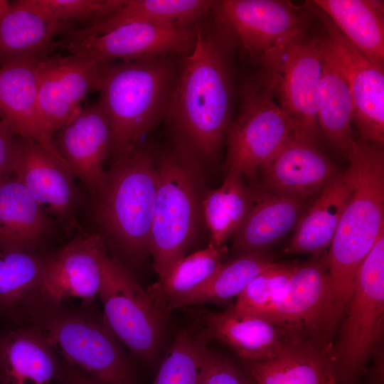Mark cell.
Masks as SVG:
<instances>
[{"instance_id":"1","label":"cell","mask_w":384,"mask_h":384,"mask_svg":"<svg viewBox=\"0 0 384 384\" xmlns=\"http://www.w3.org/2000/svg\"><path fill=\"white\" fill-rule=\"evenodd\" d=\"M229 48L218 29L209 33L197 28L195 46L179 68L166 117L176 147L201 163L218 156L230 124Z\"/></svg>"},{"instance_id":"2","label":"cell","mask_w":384,"mask_h":384,"mask_svg":"<svg viewBox=\"0 0 384 384\" xmlns=\"http://www.w3.org/2000/svg\"><path fill=\"white\" fill-rule=\"evenodd\" d=\"M347 157L353 192L325 257L334 328L346 314L357 270L384 233L383 145L353 140Z\"/></svg>"},{"instance_id":"3","label":"cell","mask_w":384,"mask_h":384,"mask_svg":"<svg viewBox=\"0 0 384 384\" xmlns=\"http://www.w3.org/2000/svg\"><path fill=\"white\" fill-rule=\"evenodd\" d=\"M101 64L98 102L109 120L117 157L166 118L178 70L169 56Z\"/></svg>"},{"instance_id":"4","label":"cell","mask_w":384,"mask_h":384,"mask_svg":"<svg viewBox=\"0 0 384 384\" xmlns=\"http://www.w3.org/2000/svg\"><path fill=\"white\" fill-rule=\"evenodd\" d=\"M33 324L70 364L107 384H137L129 358L92 304L46 305Z\"/></svg>"},{"instance_id":"5","label":"cell","mask_w":384,"mask_h":384,"mask_svg":"<svg viewBox=\"0 0 384 384\" xmlns=\"http://www.w3.org/2000/svg\"><path fill=\"white\" fill-rule=\"evenodd\" d=\"M201 162L176 147L156 164L158 186L149 253L159 279L184 252L202 213Z\"/></svg>"},{"instance_id":"6","label":"cell","mask_w":384,"mask_h":384,"mask_svg":"<svg viewBox=\"0 0 384 384\" xmlns=\"http://www.w3.org/2000/svg\"><path fill=\"white\" fill-rule=\"evenodd\" d=\"M157 186L153 155L137 146L117 157L97 194L102 222L132 257L149 252Z\"/></svg>"},{"instance_id":"7","label":"cell","mask_w":384,"mask_h":384,"mask_svg":"<svg viewBox=\"0 0 384 384\" xmlns=\"http://www.w3.org/2000/svg\"><path fill=\"white\" fill-rule=\"evenodd\" d=\"M218 30L229 46L238 48L260 72L279 75L284 56L305 36L306 20L289 1H214Z\"/></svg>"},{"instance_id":"8","label":"cell","mask_w":384,"mask_h":384,"mask_svg":"<svg viewBox=\"0 0 384 384\" xmlns=\"http://www.w3.org/2000/svg\"><path fill=\"white\" fill-rule=\"evenodd\" d=\"M278 76L259 72L246 84L238 117L226 131V171L255 182L257 172L294 132L274 100Z\"/></svg>"},{"instance_id":"9","label":"cell","mask_w":384,"mask_h":384,"mask_svg":"<svg viewBox=\"0 0 384 384\" xmlns=\"http://www.w3.org/2000/svg\"><path fill=\"white\" fill-rule=\"evenodd\" d=\"M346 312L334 355L342 384H353L383 336L384 233L357 270Z\"/></svg>"},{"instance_id":"10","label":"cell","mask_w":384,"mask_h":384,"mask_svg":"<svg viewBox=\"0 0 384 384\" xmlns=\"http://www.w3.org/2000/svg\"><path fill=\"white\" fill-rule=\"evenodd\" d=\"M98 296L104 319L117 340L134 356L151 359L159 343L165 320L146 291L110 255Z\"/></svg>"},{"instance_id":"11","label":"cell","mask_w":384,"mask_h":384,"mask_svg":"<svg viewBox=\"0 0 384 384\" xmlns=\"http://www.w3.org/2000/svg\"><path fill=\"white\" fill-rule=\"evenodd\" d=\"M262 316L292 340L329 343L326 337L333 329L325 257L297 264L283 292Z\"/></svg>"},{"instance_id":"12","label":"cell","mask_w":384,"mask_h":384,"mask_svg":"<svg viewBox=\"0 0 384 384\" xmlns=\"http://www.w3.org/2000/svg\"><path fill=\"white\" fill-rule=\"evenodd\" d=\"M197 38V26L135 23L107 33L64 41L68 53L82 55L99 63L115 59L133 60L189 54Z\"/></svg>"},{"instance_id":"13","label":"cell","mask_w":384,"mask_h":384,"mask_svg":"<svg viewBox=\"0 0 384 384\" xmlns=\"http://www.w3.org/2000/svg\"><path fill=\"white\" fill-rule=\"evenodd\" d=\"M101 85V64L97 61L78 54H46L38 65V110L47 136L53 139V134Z\"/></svg>"},{"instance_id":"14","label":"cell","mask_w":384,"mask_h":384,"mask_svg":"<svg viewBox=\"0 0 384 384\" xmlns=\"http://www.w3.org/2000/svg\"><path fill=\"white\" fill-rule=\"evenodd\" d=\"M311 9L324 26L322 39L348 82L360 141L383 145L384 70L367 60L320 9Z\"/></svg>"},{"instance_id":"15","label":"cell","mask_w":384,"mask_h":384,"mask_svg":"<svg viewBox=\"0 0 384 384\" xmlns=\"http://www.w3.org/2000/svg\"><path fill=\"white\" fill-rule=\"evenodd\" d=\"M321 74L319 38L302 37L287 49L274 91L277 104L294 132L314 142L321 134L318 119Z\"/></svg>"},{"instance_id":"16","label":"cell","mask_w":384,"mask_h":384,"mask_svg":"<svg viewBox=\"0 0 384 384\" xmlns=\"http://www.w3.org/2000/svg\"><path fill=\"white\" fill-rule=\"evenodd\" d=\"M110 255L100 235L83 233L50 255L44 277V306L80 299L92 304L99 294Z\"/></svg>"},{"instance_id":"17","label":"cell","mask_w":384,"mask_h":384,"mask_svg":"<svg viewBox=\"0 0 384 384\" xmlns=\"http://www.w3.org/2000/svg\"><path fill=\"white\" fill-rule=\"evenodd\" d=\"M48 53L24 57L0 67V119L21 137L40 145L71 174L53 139L44 132L38 114V65Z\"/></svg>"},{"instance_id":"18","label":"cell","mask_w":384,"mask_h":384,"mask_svg":"<svg viewBox=\"0 0 384 384\" xmlns=\"http://www.w3.org/2000/svg\"><path fill=\"white\" fill-rule=\"evenodd\" d=\"M54 142L72 175L97 196L105 181L103 164L112 147L109 120L100 103L82 107L58 130Z\"/></svg>"},{"instance_id":"19","label":"cell","mask_w":384,"mask_h":384,"mask_svg":"<svg viewBox=\"0 0 384 384\" xmlns=\"http://www.w3.org/2000/svg\"><path fill=\"white\" fill-rule=\"evenodd\" d=\"M259 170L266 191L302 198L320 193L338 174L315 142L295 132Z\"/></svg>"},{"instance_id":"20","label":"cell","mask_w":384,"mask_h":384,"mask_svg":"<svg viewBox=\"0 0 384 384\" xmlns=\"http://www.w3.org/2000/svg\"><path fill=\"white\" fill-rule=\"evenodd\" d=\"M14 174L50 218L65 229L77 228L75 211L78 193L74 176L43 148L23 138Z\"/></svg>"},{"instance_id":"21","label":"cell","mask_w":384,"mask_h":384,"mask_svg":"<svg viewBox=\"0 0 384 384\" xmlns=\"http://www.w3.org/2000/svg\"><path fill=\"white\" fill-rule=\"evenodd\" d=\"M50 256L39 251H0V329L33 324L44 306Z\"/></svg>"},{"instance_id":"22","label":"cell","mask_w":384,"mask_h":384,"mask_svg":"<svg viewBox=\"0 0 384 384\" xmlns=\"http://www.w3.org/2000/svg\"><path fill=\"white\" fill-rule=\"evenodd\" d=\"M241 362L255 384H342L329 343L291 340L270 359Z\"/></svg>"},{"instance_id":"23","label":"cell","mask_w":384,"mask_h":384,"mask_svg":"<svg viewBox=\"0 0 384 384\" xmlns=\"http://www.w3.org/2000/svg\"><path fill=\"white\" fill-rule=\"evenodd\" d=\"M60 358L34 324L0 329V384H51Z\"/></svg>"},{"instance_id":"24","label":"cell","mask_w":384,"mask_h":384,"mask_svg":"<svg viewBox=\"0 0 384 384\" xmlns=\"http://www.w3.org/2000/svg\"><path fill=\"white\" fill-rule=\"evenodd\" d=\"M203 324L209 338L230 348L244 361L270 359L292 340L266 317L238 314L230 308L206 314Z\"/></svg>"},{"instance_id":"25","label":"cell","mask_w":384,"mask_h":384,"mask_svg":"<svg viewBox=\"0 0 384 384\" xmlns=\"http://www.w3.org/2000/svg\"><path fill=\"white\" fill-rule=\"evenodd\" d=\"M51 218L13 174L0 181V251H39Z\"/></svg>"},{"instance_id":"26","label":"cell","mask_w":384,"mask_h":384,"mask_svg":"<svg viewBox=\"0 0 384 384\" xmlns=\"http://www.w3.org/2000/svg\"><path fill=\"white\" fill-rule=\"evenodd\" d=\"M353 187V176L348 167L345 172L337 174L299 218L284 252L289 255L319 254L329 247Z\"/></svg>"},{"instance_id":"27","label":"cell","mask_w":384,"mask_h":384,"mask_svg":"<svg viewBox=\"0 0 384 384\" xmlns=\"http://www.w3.org/2000/svg\"><path fill=\"white\" fill-rule=\"evenodd\" d=\"M72 22L53 19L26 0L9 3L0 19V67L16 60L47 52L54 38L73 28Z\"/></svg>"},{"instance_id":"28","label":"cell","mask_w":384,"mask_h":384,"mask_svg":"<svg viewBox=\"0 0 384 384\" xmlns=\"http://www.w3.org/2000/svg\"><path fill=\"white\" fill-rule=\"evenodd\" d=\"M302 205V198L293 196L270 191L255 193L247 217L233 235V250L240 255L262 252L295 227Z\"/></svg>"},{"instance_id":"29","label":"cell","mask_w":384,"mask_h":384,"mask_svg":"<svg viewBox=\"0 0 384 384\" xmlns=\"http://www.w3.org/2000/svg\"><path fill=\"white\" fill-rule=\"evenodd\" d=\"M208 0H125L106 18L87 26L73 29L66 41L107 33L119 26L135 23L193 25L213 8Z\"/></svg>"},{"instance_id":"30","label":"cell","mask_w":384,"mask_h":384,"mask_svg":"<svg viewBox=\"0 0 384 384\" xmlns=\"http://www.w3.org/2000/svg\"><path fill=\"white\" fill-rule=\"evenodd\" d=\"M370 63L384 70L383 1L316 0L312 1Z\"/></svg>"},{"instance_id":"31","label":"cell","mask_w":384,"mask_h":384,"mask_svg":"<svg viewBox=\"0 0 384 384\" xmlns=\"http://www.w3.org/2000/svg\"><path fill=\"white\" fill-rule=\"evenodd\" d=\"M321 74L318 99L321 134L336 151L348 156L353 141L351 124L353 102L348 82L322 38H319Z\"/></svg>"},{"instance_id":"32","label":"cell","mask_w":384,"mask_h":384,"mask_svg":"<svg viewBox=\"0 0 384 384\" xmlns=\"http://www.w3.org/2000/svg\"><path fill=\"white\" fill-rule=\"evenodd\" d=\"M226 247H208L178 260L146 291L164 320L181 301L201 287L223 265Z\"/></svg>"},{"instance_id":"33","label":"cell","mask_w":384,"mask_h":384,"mask_svg":"<svg viewBox=\"0 0 384 384\" xmlns=\"http://www.w3.org/2000/svg\"><path fill=\"white\" fill-rule=\"evenodd\" d=\"M254 196L240 175L229 173L220 187L204 194L201 208L210 231V245L220 247L235 233L247 217Z\"/></svg>"},{"instance_id":"34","label":"cell","mask_w":384,"mask_h":384,"mask_svg":"<svg viewBox=\"0 0 384 384\" xmlns=\"http://www.w3.org/2000/svg\"><path fill=\"white\" fill-rule=\"evenodd\" d=\"M208 339L204 330L179 331L154 384H203L214 353Z\"/></svg>"},{"instance_id":"35","label":"cell","mask_w":384,"mask_h":384,"mask_svg":"<svg viewBox=\"0 0 384 384\" xmlns=\"http://www.w3.org/2000/svg\"><path fill=\"white\" fill-rule=\"evenodd\" d=\"M274 262L263 252H247L223 265L201 287L179 302L177 308L204 303H222L238 297Z\"/></svg>"},{"instance_id":"36","label":"cell","mask_w":384,"mask_h":384,"mask_svg":"<svg viewBox=\"0 0 384 384\" xmlns=\"http://www.w3.org/2000/svg\"><path fill=\"white\" fill-rule=\"evenodd\" d=\"M296 266L274 262L247 286L230 309L240 314L264 315L283 292Z\"/></svg>"},{"instance_id":"37","label":"cell","mask_w":384,"mask_h":384,"mask_svg":"<svg viewBox=\"0 0 384 384\" xmlns=\"http://www.w3.org/2000/svg\"><path fill=\"white\" fill-rule=\"evenodd\" d=\"M26 2L53 19L90 21L92 24L115 12L125 0H26Z\"/></svg>"},{"instance_id":"38","label":"cell","mask_w":384,"mask_h":384,"mask_svg":"<svg viewBox=\"0 0 384 384\" xmlns=\"http://www.w3.org/2000/svg\"><path fill=\"white\" fill-rule=\"evenodd\" d=\"M203 384H255L245 368L214 352Z\"/></svg>"},{"instance_id":"39","label":"cell","mask_w":384,"mask_h":384,"mask_svg":"<svg viewBox=\"0 0 384 384\" xmlns=\"http://www.w3.org/2000/svg\"><path fill=\"white\" fill-rule=\"evenodd\" d=\"M22 139L0 119V181L14 174Z\"/></svg>"},{"instance_id":"40","label":"cell","mask_w":384,"mask_h":384,"mask_svg":"<svg viewBox=\"0 0 384 384\" xmlns=\"http://www.w3.org/2000/svg\"><path fill=\"white\" fill-rule=\"evenodd\" d=\"M56 382L60 384H107L93 375L70 364L61 358L60 368Z\"/></svg>"},{"instance_id":"41","label":"cell","mask_w":384,"mask_h":384,"mask_svg":"<svg viewBox=\"0 0 384 384\" xmlns=\"http://www.w3.org/2000/svg\"><path fill=\"white\" fill-rule=\"evenodd\" d=\"M372 384H383V368L380 365L374 374V380Z\"/></svg>"},{"instance_id":"42","label":"cell","mask_w":384,"mask_h":384,"mask_svg":"<svg viewBox=\"0 0 384 384\" xmlns=\"http://www.w3.org/2000/svg\"><path fill=\"white\" fill-rule=\"evenodd\" d=\"M9 5V1L4 0H0V19L3 16L4 11H6Z\"/></svg>"}]
</instances>
